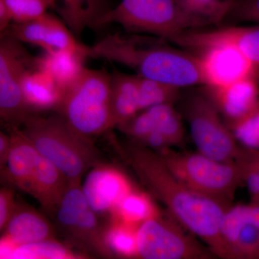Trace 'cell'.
<instances>
[{"label":"cell","mask_w":259,"mask_h":259,"mask_svg":"<svg viewBox=\"0 0 259 259\" xmlns=\"http://www.w3.org/2000/svg\"><path fill=\"white\" fill-rule=\"evenodd\" d=\"M88 58L117 63L136 74L182 89L204 85L197 56L146 34L117 31L107 34L92 47Z\"/></svg>","instance_id":"cell-2"},{"label":"cell","mask_w":259,"mask_h":259,"mask_svg":"<svg viewBox=\"0 0 259 259\" xmlns=\"http://www.w3.org/2000/svg\"><path fill=\"white\" fill-rule=\"evenodd\" d=\"M0 35L37 46L46 52L71 51L83 53L88 57L89 47L78 41L61 18L49 13L27 23H12Z\"/></svg>","instance_id":"cell-13"},{"label":"cell","mask_w":259,"mask_h":259,"mask_svg":"<svg viewBox=\"0 0 259 259\" xmlns=\"http://www.w3.org/2000/svg\"><path fill=\"white\" fill-rule=\"evenodd\" d=\"M250 149H251L252 153H253V156H254L255 160H256L257 162H258V163L259 164V151H258V150L252 149V148H250Z\"/></svg>","instance_id":"cell-37"},{"label":"cell","mask_w":259,"mask_h":259,"mask_svg":"<svg viewBox=\"0 0 259 259\" xmlns=\"http://www.w3.org/2000/svg\"><path fill=\"white\" fill-rule=\"evenodd\" d=\"M50 9L57 13L75 37L87 29L105 28L103 19L115 5L112 0H49Z\"/></svg>","instance_id":"cell-17"},{"label":"cell","mask_w":259,"mask_h":259,"mask_svg":"<svg viewBox=\"0 0 259 259\" xmlns=\"http://www.w3.org/2000/svg\"><path fill=\"white\" fill-rule=\"evenodd\" d=\"M251 202H254L255 204H259V194L258 195L255 196V197L251 199Z\"/></svg>","instance_id":"cell-38"},{"label":"cell","mask_w":259,"mask_h":259,"mask_svg":"<svg viewBox=\"0 0 259 259\" xmlns=\"http://www.w3.org/2000/svg\"><path fill=\"white\" fill-rule=\"evenodd\" d=\"M88 255L74 250L66 243L56 239L44 240L18 245L10 259H74L88 258Z\"/></svg>","instance_id":"cell-25"},{"label":"cell","mask_w":259,"mask_h":259,"mask_svg":"<svg viewBox=\"0 0 259 259\" xmlns=\"http://www.w3.org/2000/svg\"><path fill=\"white\" fill-rule=\"evenodd\" d=\"M226 20L259 24V0H236Z\"/></svg>","instance_id":"cell-33"},{"label":"cell","mask_w":259,"mask_h":259,"mask_svg":"<svg viewBox=\"0 0 259 259\" xmlns=\"http://www.w3.org/2000/svg\"><path fill=\"white\" fill-rule=\"evenodd\" d=\"M8 133L11 147L6 166L1 170L2 178L26 193L41 154L20 127H12Z\"/></svg>","instance_id":"cell-18"},{"label":"cell","mask_w":259,"mask_h":259,"mask_svg":"<svg viewBox=\"0 0 259 259\" xmlns=\"http://www.w3.org/2000/svg\"><path fill=\"white\" fill-rule=\"evenodd\" d=\"M102 23L104 27L117 23L125 32L153 35L168 42L185 32L204 27L177 0H121Z\"/></svg>","instance_id":"cell-5"},{"label":"cell","mask_w":259,"mask_h":259,"mask_svg":"<svg viewBox=\"0 0 259 259\" xmlns=\"http://www.w3.org/2000/svg\"><path fill=\"white\" fill-rule=\"evenodd\" d=\"M139 227L110 218L107 224L106 241L115 256L139 258L137 244Z\"/></svg>","instance_id":"cell-26"},{"label":"cell","mask_w":259,"mask_h":259,"mask_svg":"<svg viewBox=\"0 0 259 259\" xmlns=\"http://www.w3.org/2000/svg\"><path fill=\"white\" fill-rule=\"evenodd\" d=\"M88 58L83 53L46 52L44 55L37 56V67L49 73L64 91L84 68L83 62Z\"/></svg>","instance_id":"cell-23"},{"label":"cell","mask_w":259,"mask_h":259,"mask_svg":"<svg viewBox=\"0 0 259 259\" xmlns=\"http://www.w3.org/2000/svg\"><path fill=\"white\" fill-rule=\"evenodd\" d=\"M169 215V214H168ZM171 215L160 214L140 225L137 244L139 258L144 259H207L214 253L204 248ZM215 256V255H214Z\"/></svg>","instance_id":"cell-10"},{"label":"cell","mask_w":259,"mask_h":259,"mask_svg":"<svg viewBox=\"0 0 259 259\" xmlns=\"http://www.w3.org/2000/svg\"><path fill=\"white\" fill-rule=\"evenodd\" d=\"M13 23H24L40 18L50 9L49 0H4Z\"/></svg>","instance_id":"cell-32"},{"label":"cell","mask_w":259,"mask_h":259,"mask_svg":"<svg viewBox=\"0 0 259 259\" xmlns=\"http://www.w3.org/2000/svg\"><path fill=\"white\" fill-rule=\"evenodd\" d=\"M11 147V138L9 133L0 132V169L6 166Z\"/></svg>","instance_id":"cell-35"},{"label":"cell","mask_w":259,"mask_h":259,"mask_svg":"<svg viewBox=\"0 0 259 259\" xmlns=\"http://www.w3.org/2000/svg\"><path fill=\"white\" fill-rule=\"evenodd\" d=\"M244 185L248 187L251 199L259 194V164L253 156L251 149L240 146L235 158Z\"/></svg>","instance_id":"cell-31"},{"label":"cell","mask_w":259,"mask_h":259,"mask_svg":"<svg viewBox=\"0 0 259 259\" xmlns=\"http://www.w3.org/2000/svg\"><path fill=\"white\" fill-rule=\"evenodd\" d=\"M17 202L15 192L11 187H2L0 190V231H4L14 212Z\"/></svg>","instance_id":"cell-34"},{"label":"cell","mask_w":259,"mask_h":259,"mask_svg":"<svg viewBox=\"0 0 259 259\" xmlns=\"http://www.w3.org/2000/svg\"><path fill=\"white\" fill-rule=\"evenodd\" d=\"M236 0H177L182 8L203 26L226 20Z\"/></svg>","instance_id":"cell-27"},{"label":"cell","mask_w":259,"mask_h":259,"mask_svg":"<svg viewBox=\"0 0 259 259\" xmlns=\"http://www.w3.org/2000/svg\"><path fill=\"white\" fill-rule=\"evenodd\" d=\"M111 112L114 127H118L141 112L137 75L115 70L111 74Z\"/></svg>","instance_id":"cell-22"},{"label":"cell","mask_w":259,"mask_h":259,"mask_svg":"<svg viewBox=\"0 0 259 259\" xmlns=\"http://www.w3.org/2000/svg\"><path fill=\"white\" fill-rule=\"evenodd\" d=\"M64 92L49 73L37 66L29 70L24 76V98L34 114L56 112L62 100Z\"/></svg>","instance_id":"cell-21"},{"label":"cell","mask_w":259,"mask_h":259,"mask_svg":"<svg viewBox=\"0 0 259 259\" xmlns=\"http://www.w3.org/2000/svg\"><path fill=\"white\" fill-rule=\"evenodd\" d=\"M192 53L198 59L204 86L207 88H220L245 78H256V66L229 44H213Z\"/></svg>","instance_id":"cell-12"},{"label":"cell","mask_w":259,"mask_h":259,"mask_svg":"<svg viewBox=\"0 0 259 259\" xmlns=\"http://www.w3.org/2000/svg\"><path fill=\"white\" fill-rule=\"evenodd\" d=\"M90 170L81 187L83 193L95 212L110 216L134 190L132 183L123 172L111 165L100 163Z\"/></svg>","instance_id":"cell-14"},{"label":"cell","mask_w":259,"mask_h":259,"mask_svg":"<svg viewBox=\"0 0 259 259\" xmlns=\"http://www.w3.org/2000/svg\"><path fill=\"white\" fill-rule=\"evenodd\" d=\"M228 127L241 146L259 151V108Z\"/></svg>","instance_id":"cell-30"},{"label":"cell","mask_w":259,"mask_h":259,"mask_svg":"<svg viewBox=\"0 0 259 259\" xmlns=\"http://www.w3.org/2000/svg\"><path fill=\"white\" fill-rule=\"evenodd\" d=\"M111 74L105 69L83 68L64 89L57 113L76 134L92 140L113 128Z\"/></svg>","instance_id":"cell-4"},{"label":"cell","mask_w":259,"mask_h":259,"mask_svg":"<svg viewBox=\"0 0 259 259\" xmlns=\"http://www.w3.org/2000/svg\"><path fill=\"white\" fill-rule=\"evenodd\" d=\"M157 152L173 175L198 193L231 203L237 190L244 185L234 161H220L199 152H178L170 148Z\"/></svg>","instance_id":"cell-7"},{"label":"cell","mask_w":259,"mask_h":259,"mask_svg":"<svg viewBox=\"0 0 259 259\" xmlns=\"http://www.w3.org/2000/svg\"><path fill=\"white\" fill-rule=\"evenodd\" d=\"M257 259H259V253H258V256H257Z\"/></svg>","instance_id":"cell-40"},{"label":"cell","mask_w":259,"mask_h":259,"mask_svg":"<svg viewBox=\"0 0 259 259\" xmlns=\"http://www.w3.org/2000/svg\"><path fill=\"white\" fill-rule=\"evenodd\" d=\"M56 233L54 223L41 212L18 201L2 236L20 245L55 239Z\"/></svg>","instance_id":"cell-19"},{"label":"cell","mask_w":259,"mask_h":259,"mask_svg":"<svg viewBox=\"0 0 259 259\" xmlns=\"http://www.w3.org/2000/svg\"><path fill=\"white\" fill-rule=\"evenodd\" d=\"M172 42L190 52L213 44H229L241 51L259 68V24L254 26L188 30L174 38Z\"/></svg>","instance_id":"cell-15"},{"label":"cell","mask_w":259,"mask_h":259,"mask_svg":"<svg viewBox=\"0 0 259 259\" xmlns=\"http://www.w3.org/2000/svg\"><path fill=\"white\" fill-rule=\"evenodd\" d=\"M100 216L89 204L81 184H69L50 217L70 246L88 256L114 258L106 241L108 223L102 222Z\"/></svg>","instance_id":"cell-6"},{"label":"cell","mask_w":259,"mask_h":259,"mask_svg":"<svg viewBox=\"0 0 259 259\" xmlns=\"http://www.w3.org/2000/svg\"><path fill=\"white\" fill-rule=\"evenodd\" d=\"M204 91L226 120L227 126L259 108V82L255 77L245 78L220 88L205 87Z\"/></svg>","instance_id":"cell-16"},{"label":"cell","mask_w":259,"mask_h":259,"mask_svg":"<svg viewBox=\"0 0 259 259\" xmlns=\"http://www.w3.org/2000/svg\"><path fill=\"white\" fill-rule=\"evenodd\" d=\"M23 44L8 35H0V120L7 131L21 127L35 115L24 98L23 81L29 70L37 67V57Z\"/></svg>","instance_id":"cell-8"},{"label":"cell","mask_w":259,"mask_h":259,"mask_svg":"<svg viewBox=\"0 0 259 259\" xmlns=\"http://www.w3.org/2000/svg\"><path fill=\"white\" fill-rule=\"evenodd\" d=\"M23 131L39 153L62 172L69 184H81L88 170L102 163L93 141L76 134L57 112L30 116L24 122Z\"/></svg>","instance_id":"cell-3"},{"label":"cell","mask_w":259,"mask_h":259,"mask_svg":"<svg viewBox=\"0 0 259 259\" xmlns=\"http://www.w3.org/2000/svg\"><path fill=\"white\" fill-rule=\"evenodd\" d=\"M115 141L121 157L148 194L181 226L207 243L215 256L225 258L221 226L232 204L191 190L173 175L157 151L132 140L122 144Z\"/></svg>","instance_id":"cell-1"},{"label":"cell","mask_w":259,"mask_h":259,"mask_svg":"<svg viewBox=\"0 0 259 259\" xmlns=\"http://www.w3.org/2000/svg\"><path fill=\"white\" fill-rule=\"evenodd\" d=\"M182 107L199 152L218 161H234L240 146L204 90L186 97Z\"/></svg>","instance_id":"cell-9"},{"label":"cell","mask_w":259,"mask_h":259,"mask_svg":"<svg viewBox=\"0 0 259 259\" xmlns=\"http://www.w3.org/2000/svg\"><path fill=\"white\" fill-rule=\"evenodd\" d=\"M146 110L152 116L156 129L166 138L171 146L182 144L185 129L182 115L175 110L174 105L164 104Z\"/></svg>","instance_id":"cell-29"},{"label":"cell","mask_w":259,"mask_h":259,"mask_svg":"<svg viewBox=\"0 0 259 259\" xmlns=\"http://www.w3.org/2000/svg\"><path fill=\"white\" fill-rule=\"evenodd\" d=\"M256 79L259 82V68H257Z\"/></svg>","instance_id":"cell-39"},{"label":"cell","mask_w":259,"mask_h":259,"mask_svg":"<svg viewBox=\"0 0 259 259\" xmlns=\"http://www.w3.org/2000/svg\"><path fill=\"white\" fill-rule=\"evenodd\" d=\"M137 77L141 112L156 105H174L180 100V88L139 75Z\"/></svg>","instance_id":"cell-28"},{"label":"cell","mask_w":259,"mask_h":259,"mask_svg":"<svg viewBox=\"0 0 259 259\" xmlns=\"http://www.w3.org/2000/svg\"><path fill=\"white\" fill-rule=\"evenodd\" d=\"M161 214L151 194L134 190L116 207L110 218L140 226L145 221Z\"/></svg>","instance_id":"cell-24"},{"label":"cell","mask_w":259,"mask_h":259,"mask_svg":"<svg viewBox=\"0 0 259 259\" xmlns=\"http://www.w3.org/2000/svg\"><path fill=\"white\" fill-rule=\"evenodd\" d=\"M13 21V16L4 0H0V32L4 31Z\"/></svg>","instance_id":"cell-36"},{"label":"cell","mask_w":259,"mask_h":259,"mask_svg":"<svg viewBox=\"0 0 259 259\" xmlns=\"http://www.w3.org/2000/svg\"><path fill=\"white\" fill-rule=\"evenodd\" d=\"M221 236L225 258L253 259L259 253V204L230 206L223 218Z\"/></svg>","instance_id":"cell-11"},{"label":"cell","mask_w":259,"mask_h":259,"mask_svg":"<svg viewBox=\"0 0 259 259\" xmlns=\"http://www.w3.org/2000/svg\"><path fill=\"white\" fill-rule=\"evenodd\" d=\"M69 185L62 172L41 155L26 193L36 199L44 212L51 216Z\"/></svg>","instance_id":"cell-20"}]
</instances>
